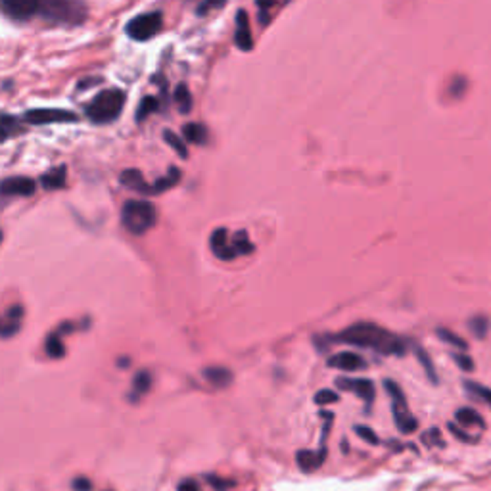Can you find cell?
<instances>
[{
  "label": "cell",
  "instance_id": "obj_1",
  "mask_svg": "<svg viewBox=\"0 0 491 491\" xmlns=\"http://www.w3.org/2000/svg\"><path fill=\"white\" fill-rule=\"evenodd\" d=\"M336 342L349 344V346L365 347L373 349L382 355H405V342L399 336L392 334L390 330L376 327L373 323H357L342 330L336 338Z\"/></svg>",
  "mask_w": 491,
  "mask_h": 491
},
{
  "label": "cell",
  "instance_id": "obj_2",
  "mask_svg": "<svg viewBox=\"0 0 491 491\" xmlns=\"http://www.w3.org/2000/svg\"><path fill=\"white\" fill-rule=\"evenodd\" d=\"M37 12L45 20L66 25H79L87 20L85 0H39Z\"/></svg>",
  "mask_w": 491,
  "mask_h": 491
},
{
  "label": "cell",
  "instance_id": "obj_3",
  "mask_svg": "<svg viewBox=\"0 0 491 491\" xmlns=\"http://www.w3.org/2000/svg\"><path fill=\"white\" fill-rule=\"evenodd\" d=\"M125 106V95L119 88L102 90L87 106V117L95 123H112L116 121Z\"/></svg>",
  "mask_w": 491,
  "mask_h": 491
},
{
  "label": "cell",
  "instance_id": "obj_4",
  "mask_svg": "<svg viewBox=\"0 0 491 491\" xmlns=\"http://www.w3.org/2000/svg\"><path fill=\"white\" fill-rule=\"evenodd\" d=\"M213 253L223 261H231L238 255H248L253 251V244L248 240V234L244 231L229 236L227 229H217L212 234Z\"/></svg>",
  "mask_w": 491,
  "mask_h": 491
},
{
  "label": "cell",
  "instance_id": "obj_5",
  "mask_svg": "<svg viewBox=\"0 0 491 491\" xmlns=\"http://www.w3.org/2000/svg\"><path fill=\"white\" fill-rule=\"evenodd\" d=\"M121 221L127 231L136 236L146 234L155 225V207L144 200H131L125 202L121 212Z\"/></svg>",
  "mask_w": 491,
  "mask_h": 491
},
{
  "label": "cell",
  "instance_id": "obj_6",
  "mask_svg": "<svg viewBox=\"0 0 491 491\" xmlns=\"http://www.w3.org/2000/svg\"><path fill=\"white\" fill-rule=\"evenodd\" d=\"M384 388L388 395L392 397V411H394V420L397 430L403 433H413L418 428V423L413 414L409 413L407 399H405L403 390L394 380H384Z\"/></svg>",
  "mask_w": 491,
  "mask_h": 491
},
{
  "label": "cell",
  "instance_id": "obj_7",
  "mask_svg": "<svg viewBox=\"0 0 491 491\" xmlns=\"http://www.w3.org/2000/svg\"><path fill=\"white\" fill-rule=\"evenodd\" d=\"M164 25V16L162 12H150V14H142V16H136L133 20L127 23V35L131 39L138 40V42H144L155 37Z\"/></svg>",
  "mask_w": 491,
  "mask_h": 491
},
{
  "label": "cell",
  "instance_id": "obj_8",
  "mask_svg": "<svg viewBox=\"0 0 491 491\" xmlns=\"http://www.w3.org/2000/svg\"><path fill=\"white\" fill-rule=\"evenodd\" d=\"M25 121L31 125H47V123H68V121H77V116L68 110H52V108H42V110H31L25 114Z\"/></svg>",
  "mask_w": 491,
  "mask_h": 491
},
{
  "label": "cell",
  "instance_id": "obj_9",
  "mask_svg": "<svg viewBox=\"0 0 491 491\" xmlns=\"http://www.w3.org/2000/svg\"><path fill=\"white\" fill-rule=\"evenodd\" d=\"M336 386L340 390H346V392L359 395L366 403H373L376 395L375 384L366 378H336Z\"/></svg>",
  "mask_w": 491,
  "mask_h": 491
},
{
  "label": "cell",
  "instance_id": "obj_10",
  "mask_svg": "<svg viewBox=\"0 0 491 491\" xmlns=\"http://www.w3.org/2000/svg\"><path fill=\"white\" fill-rule=\"evenodd\" d=\"M37 183L29 177H10L0 183V196H33Z\"/></svg>",
  "mask_w": 491,
  "mask_h": 491
},
{
  "label": "cell",
  "instance_id": "obj_11",
  "mask_svg": "<svg viewBox=\"0 0 491 491\" xmlns=\"http://www.w3.org/2000/svg\"><path fill=\"white\" fill-rule=\"evenodd\" d=\"M328 366L346 370V373H355V370H363V368H365L366 359L359 355V353L344 351V353H336V355L330 357V359H328Z\"/></svg>",
  "mask_w": 491,
  "mask_h": 491
},
{
  "label": "cell",
  "instance_id": "obj_12",
  "mask_svg": "<svg viewBox=\"0 0 491 491\" xmlns=\"http://www.w3.org/2000/svg\"><path fill=\"white\" fill-rule=\"evenodd\" d=\"M4 10L16 20H29L33 14H37L39 0H2Z\"/></svg>",
  "mask_w": 491,
  "mask_h": 491
},
{
  "label": "cell",
  "instance_id": "obj_13",
  "mask_svg": "<svg viewBox=\"0 0 491 491\" xmlns=\"http://www.w3.org/2000/svg\"><path fill=\"white\" fill-rule=\"evenodd\" d=\"M234 40H236V47L244 52L253 49V39H251L250 31V18H248V12L240 10L236 14V33H234Z\"/></svg>",
  "mask_w": 491,
  "mask_h": 491
},
{
  "label": "cell",
  "instance_id": "obj_14",
  "mask_svg": "<svg viewBox=\"0 0 491 491\" xmlns=\"http://www.w3.org/2000/svg\"><path fill=\"white\" fill-rule=\"evenodd\" d=\"M296 459H298L299 468L303 472L317 470L318 466L325 462V459H327V447H320L318 451H309V449L298 451Z\"/></svg>",
  "mask_w": 491,
  "mask_h": 491
},
{
  "label": "cell",
  "instance_id": "obj_15",
  "mask_svg": "<svg viewBox=\"0 0 491 491\" xmlns=\"http://www.w3.org/2000/svg\"><path fill=\"white\" fill-rule=\"evenodd\" d=\"M203 378L213 386V388H227L232 384L234 376L229 368L225 366H207L203 368Z\"/></svg>",
  "mask_w": 491,
  "mask_h": 491
},
{
  "label": "cell",
  "instance_id": "obj_16",
  "mask_svg": "<svg viewBox=\"0 0 491 491\" xmlns=\"http://www.w3.org/2000/svg\"><path fill=\"white\" fill-rule=\"evenodd\" d=\"M66 179H68L66 167H64V165H60V167L50 169L49 173L42 175V179H40V186H42L45 190H58V188H64V186H66Z\"/></svg>",
  "mask_w": 491,
  "mask_h": 491
},
{
  "label": "cell",
  "instance_id": "obj_17",
  "mask_svg": "<svg viewBox=\"0 0 491 491\" xmlns=\"http://www.w3.org/2000/svg\"><path fill=\"white\" fill-rule=\"evenodd\" d=\"M121 184L140 194H150V184L144 183V177L136 169H127L121 173Z\"/></svg>",
  "mask_w": 491,
  "mask_h": 491
},
{
  "label": "cell",
  "instance_id": "obj_18",
  "mask_svg": "<svg viewBox=\"0 0 491 491\" xmlns=\"http://www.w3.org/2000/svg\"><path fill=\"white\" fill-rule=\"evenodd\" d=\"M455 418H457V420L461 423V426H464V428H474V426H478L480 430L486 428L483 418H481L480 414L476 413L474 409H470V407H462V409H459V411L455 413Z\"/></svg>",
  "mask_w": 491,
  "mask_h": 491
},
{
  "label": "cell",
  "instance_id": "obj_19",
  "mask_svg": "<svg viewBox=\"0 0 491 491\" xmlns=\"http://www.w3.org/2000/svg\"><path fill=\"white\" fill-rule=\"evenodd\" d=\"M21 131H23V127H21L20 119H16L14 116H0V142L20 135Z\"/></svg>",
  "mask_w": 491,
  "mask_h": 491
},
{
  "label": "cell",
  "instance_id": "obj_20",
  "mask_svg": "<svg viewBox=\"0 0 491 491\" xmlns=\"http://www.w3.org/2000/svg\"><path fill=\"white\" fill-rule=\"evenodd\" d=\"M184 136L192 142V144L203 146L205 140H207V129L202 125V123H188L184 125Z\"/></svg>",
  "mask_w": 491,
  "mask_h": 491
},
{
  "label": "cell",
  "instance_id": "obj_21",
  "mask_svg": "<svg viewBox=\"0 0 491 491\" xmlns=\"http://www.w3.org/2000/svg\"><path fill=\"white\" fill-rule=\"evenodd\" d=\"M181 181V171L179 169H171L167 177H162V179H158L154 184H150V194H160L167 190V188H171L175 184Z\"/></svg>",
  "mask_w": 491,
  "mask_h": 491
},
{
  "label": "cell",
  "instance_id": "obj_22",
  "mask_svg": "<svg viewBox=\"0 0 491 491\" xmlns=\"http://www.w3.org/2000/svg\"><path fill=\"white\" fill-rule=\"evenodd\" d=\"M150 388H152V375L148 370L136 373L135 378H133V399H136L138 395L148 394Z\"/></svg>",
  "mask_w": 491,
  "mask_h": 491
},
{
  "label": "cell",
  "instance_id": "obj_23",
  "mask_svg": "<svg viewBox=\"0 0 491 491\" xmlns=\"http://www.w3.org/2000/svg\"><path fill=\"white\" fill-rule=\"evenodd\" d=\"M175 104H177V110L181 114H188L192 110V95L186 85H179L175 88Z\"/></svg>",
  "mask_w": 491,
  "mask_h": 491
},
{
  "label": "cell",
  "instance_id": "obj_24",
  "mask_svg": "<svg viewBox=\"0 0 491 491\" xmlns=\"http://www.w3.org/2000/svg\"><path fill=\"white\" fill-rule=\"evenodd\" d=\"M464 390H466V394H470L472 397H476V399L483 401V403L488 405V407H491V390L490 388L478 384V382H472V380H466V382H464Z\"/></svg>",
  "mask_w": 491,
  "mask_h": 491
},
{
  "label": "cell",
  "instance_id": "obj_25",
  "mask_svg": "<svg viewBox=\"0 0 491 491\" xmlns=\"http://www.w3.org/2000/svg\"><path fill=\"white\" fill-rule=\"evenodd\" d=\"M45 349H47L50 359H64V357H66V346H64V342L60 340L58 334H50V336L47 338Z\"/></svg>",
  "mask_w": 491,
  "mask_h": 491
},
{
  "label": "cell",
  "instance_id": "obj_26",
  "mask_svg": "<svg viewBox=\"0 0 491 491\" xmlns=\"http://www.w3.org/2000/svg\"><path fill=\"white\" fill-rule=\"evenodd\" d=\"M20 332V318H14L6 313V317L0 318V338H12Z\"/></svg>",
  "mask_w": 491,
  "mask_h": 491
},
{
  "label": "cell",
  "instance_id": "obj_27",
  "mask_svg": "<svg viewBox=\"0 0 491 491\" xmlns=\"http://www.w3.org/2000/svg\"><path fill=\"white\" fill-rule=\"evenodd\" d=\"M164 138H165V142L171 146L175 152L181 155L183 160H186V158H188V150H186V146H184L183 138H181V136H177V133H175V131H165Z\"/></svg>",
  "mask_w": 491,
  "mask_h": 491
},
{
  "label": "cell",
  "instance_id": "obj_28",
  "mask_svg": "<svg viewBox=\"0 0 491 491\" xmlns=\"http://www.w3.org/2000/svg\"><path fill=\"white\" fill-rule=\"evenodd\" d=\"M160 108V102L155 100L154 97H146L142 102H140V106L136 110V121L140 123V121H144L146 117L150 116L152 112H155Z\"/></svg>",
  "mask_w": 491,
  "mask_h": 491
},
{
  "label": "cell",
  "instance_id": "obj_29",
  "mask_svg": "<svg viewBox=\"0 0 491 491\" xmlns=\"http://www.w3.org/2000/svg\"><path fill=\"white\" fill-rule=\"evenodd\" d=\"M414 349H416V357H418V361H420V365L424 366V370H426V376L432 380L433 384H438V375H436V368H433V363L430 361V357H428V353L424 351L423 347H418V346H414Z\"/></svg>",
  "mask_w": 491,
  "mask_h": 491
},
{
  "label": "cell",
  "instance_id": "obj_30",
  "mask_svg": "<svg viewBox=\"0 0 491 491\" xmlns=\"http://www.w3.org/2000/svg\"><path fill=\"white\" fill-rule=\"evenodd\" d=\"M205 481H207L215 491H229L236 486V481L234 480H225L223 476H215V474H207V476H205Z\"/></svg>",
  "mask_w": 491,
  "mask_h": 491
},
{
  "label": "cell",
  "instance_id": "obj_31",
  "mask_svg": "<svg viewBox=\"0 0 491 491\" xmlns=\"http://www.w3.org/2000/svg\"><path fill=\"white\" fill-rule=\"evenodd\" d=\"M438 336L442 338L443 342L451 344V346L461 347V349H466V342H464V340H461V338L457 336L455 332H451V330H447V328H438Z\"/></svg>",
  "mask_w": 491,
  "mask_h": 491
},
{
  "label": "cell",
  "instance_id": "obj_32",
  "mask_svg": "<svg viewBox=\"0 0 491 491\" xmlns=\"http://www.w3.org/2000/svg\"><path fill=\"white\" fill-rule=\"evenodd\" d=\"M225 4H227V0H202L196 12H198V16H205V14H210V12L223 8Z\"/></svg>",
  "mask_w": 491,
  "mask_h": 491
},
{
  "label": "cell",
  "instance_id": "obj_33",
  "mask_svg": "<svg viewBox=\"0 0 491 491\" xmlns=\"http://www.w3.org/2000/svg\"><path fill=\"white\" fill-rule=\"evenodd\" d=\"M353 430H355V433L361 438V440H365V442L370 443V445H378V443H380V440H378V436L375 433V430L368 428V426H355Z\"/></svg>",
  "mask_w": 491,
  "mask_h": 491
},
{
  "label": "cell",
  "instance_id": "obj_34",
  "mask_svg": "<svg viewBox=\"0 0 491 491\" xmlns=\"http://www.w3.org/2000/svg\"><path fill=\"white\" fill-rule=\"evenodd\" d=\"M423 442L426 443L428 447H443L442 433H440V430H438V428H432L430 432H424Z\"/></svg>",
  "mask_w": 491,
  "mask_h": 491
},
{
  "label": "cell",
  "instance_id": "obj_35",
  "mask_svg": "<svg viewBox=\"0 0 491 491\" xmlns=\"http://www.w3.org/2000/svg\"><path fill=\"white\" fill-rule=\"evenodd\" d=\"M338 399H340V395L336 392H332V390H320L315 394V403L318 405H328V403H336Z\"/></svg>",
  "mask_w": 491,
  "mask_h": 491
},
{
  "label": "cell",
  "instance_id": "obj_36",
  "mask_svg": "<svg viewBox=\"0 0 491 491\" xmlns=\"http://www.w3.org/2000/svg\"><path fill=\"white\" fill-rule=\"evenodd\" d=\"M488 320L483 317H478V318H472L470 320V328H472V332L476 334L478 338H483L486 336V332H488Z\"/></svg>",
  "mask_w": 491,
  "mask_h": 491
},
{
  "label": "cell",
  "instance_id": "obj_37",
  "mask_svg": "<svg viewBox=\"0 0 491 491\" xmlns=\"http://www.w3.org/2000/svg\"><path fill=\"white\" fill-rule=\"evenodd\" d=\"M447 428H449L453 436H455V438H459L461 442H464V443H476V442H478V436H470V433L462 432L461 428H457V426H455L453 423L447 424Z\"/></svg>",
  "mask_w": 491,
  "mask_h": 491
},
{
  "label": "cell",
  "instance_id": "obj_38",
  "mask_svg": "<svg viewBox=\"0 0 491 491\" xmlns=\"http://www.w3.org/2000/svg\"><path fill=\"white\" fill-rule=\"evenodd\" d=\"M453 359H455V363L461 366L462 370H468V373L474 370V361L466 353H453Z\"/></svg>",
  "mask_w": 491,
  "mask_h": 491
},
{
  "label": "cell",
  "instance_id": "obj_39",
  "mask_svg": "<svg viewBox=\"0 0 491 491\" xmlns=\"http://www.w3.org/2000/svg\"><path fill=\"white\" fill-rule=\"evenodd\" d=\"M71 488H73V491H92V481L85 476H79L71 481Z\"/></svg>",
  "mask_w": 491,
  "mask_h": 491
},
{
  "label": "cell",
  "instance_id": "obj_40",
  "mask_svg": "<svg viewBox=\"0 0 491 491\" xmlns=\"http://www.w3.org/2000/svg\"><path fill=\"white\" fill-rule=\"evenodd\" d=\"M177 491H202V490H200V486H198L194 480H183L179 483Z\"/></svg>",
  "mask_w": 491,
  "mask_h": 491
},
{
  "label": "cell",
  "instance_id": "obj_41",
  "mask_svg": "<svg viewBox=\"0 0 491 491\" xmlns=\"http://www.w3.org/2000/svg\"><path fill=\"white\" fill-rule=\"evenodd\" d=\"M273 4H275V0H257V6H260V10H261V21H263V25L267 23V21H265V12L269 10Z\"/></svg>",
  "mask_w": 491,
  "mask_h": 491
},
{
  "label": "cell",
  "instance_id": "obj_42",
  "mask_svg": "<svg viewBox=\"0 0 491 491\" xmlns=\"http://www.w3.org/2000/svg\"><path fill=\"white\" fill-rule=\"evenodd\" d=\"M0 242H2V232H0Z\"/></svg>",
  "mask_w": 491,
  "mask_h": 491
}]
</instances>
